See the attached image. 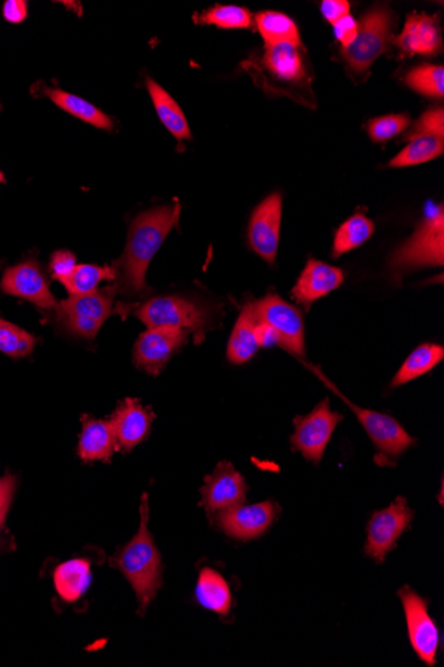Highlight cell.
<instances>
[{
  "instance_id": "obj_4",
  "label": "cell",
  "mask_w": 444,
  "mask_h": 667,
  "mask_svg": "<svg viewBox=\"0 0 444 667\" xmlns=\"http://www.w3.org/2000/svg\"><path fill=\"white\" fill-rule=\"evenodd\" d=\"M444 263V212L424 218L410 239L393 252L389 260L392 274L402 276L422 267H441Z\"/></svg>"
},
{
  "instance_id": "obj_24",
  "label": "cell",
  "mask_w": 444,
  "mask_h": 667,
  "mask_svg": "<svg viewBox=\"0 0 444 667\" xmlns=\"http://www.w3.org/2000/svg\"><path fill=\"white\" fill-rule=\"evenodd\" d=\"M196 599L201 606L211 612L228 616L232 609L233 597L230 593L228 582L220 572L211 568H204L200 571Z\"/></svg>"
},
{
  "instance_id": "obj_22",
  "label": "cell",
  "mask_w": 444,
  "mask_h": 667,
  "mask_svg": "<svg viewBox=\"0 0 444 667\" xmlns=\"http://www.w3.org/2000/svg\"><path fill=\"white\" fill-rule=\"evenodd\" d=\"M258 322L254 315L252 301L242 309L234 324L232 336L228 342L227 357L230 363L242 365L249 362L258 351Z\"/></svg>"
},
{
  "instance_id": "obj_28",
  "label": "cell",
  "mask_w": 444,
  "mask_h": 667,
  "mask_svg": "<svg viewBox=\"0 0 444 667\" xmlns=\"http://www.w3.org/2000/svg\"><path fill=\"white\" fill-rule=\"evenodd\" d=\"M444 358V348L437 344H422L414 351L392 381V388H398L404 383L418 379V377L429 374L432 368Z\"/></svg>"
},
{
  "instance_id": "obj_36",
  "label": "cell",
  "mask_w": 444,
  "mask_h": 667,
  "mask_svg": "<svg viewBox=\"0 0 444 667\" xmlns=\"http://www.w3.org/2000/svg\"><path fill=\"white\" fill-rule=\"evenodd\" d=\"M420 137L444 138V111L442 108L426 111L405 135V139L408 141Z\"/></svg>"
},
{
  "instance_id": "obj_10",
  "label": "cell",
  "mask_w": 444,
  "mask_h": 667,
  "mask_svg": "<svg viewBox=\"0 0 444 667\" xmlns=\"http://www.w3.org/2000/svg\"><path fill=\"white\" fill-rule=\"evenodd\" d=\"M414 512L407 500L398 498L388 509L372 513L367 524L365 553L377 563H383L395 548L396 541L410 527Z\"/></svg>"
},
{
  "instance_id": "obj_30",
  "label": "cell",
  "mask_w": 444,
  "mask_h": 667,
  "mask_svg": "<svg viewBox=\"0 0 444 667\" xmlns=\"http://www.w3.org/2000/svg\"><path fill=\"white\" fill-rule=\"evenodd\" d=\"M444 151V138L441 137H420L414 139L390 161L389 167L404 168L411 165L423 164L440 158Z\"/></svg>"
},
{
  "instance_id": "obj_8",
  "label": "cell",
  "mask_w": 444,
  "mask_h": 667,
  "mask_svg": "<svg viewBox=\"0 0 444 667\" xmlns=\"http://www.w3.org/2000/svg\"><path fill=\"white\" fill-rule=\"evenodd\" d=\"M258 323L268 324L278 336V345L295 357L305 356V329L301 312L275 293L252 301Z\"/></svg>"
},
{
  "instance_id": "obj_37",
  "label": "cell",
  "mask_w": 444,
  "mask_h": 667,
  "mask_svg": "<svg viewBox=\"0 0 444 667\" xmlns=\"http://www.w3.org/2000/svg\"><path fill=\"white\" fill-rule=\"evenodd\" d=\"M76 256L69 251H56L52 253L50 274L53 280L66 285L76 268Z\"/></svg>"
},
{
  "instance_id": "obj_43",
  "label": "cell",
  "mask_w": 444,
  "mask_h": 667,
  "mask_svg": "<svg viewBox=\"0 0 444 667\" xmlns=\"http://www.w3.org/2000/svg\"><path fill=\"white\" fill-rule=\"evenodd\" d=\"M4 181H5L4 175H3L2 171H0V185H2V183H4Z\"/></svg>"
},
{
  "instance_id": "obj_31",
  "label": "cell",
  "mask_w": 444,
  "mask_h": 667,
  "mask_svg": "<svg viewBox=\"0 0 444 667\" xmlns=\"http://www.w3.org/2000/svg\"><path fill=\"white\" fill-rule=\"evenodd\" d=\"M116 279L114 267H100L94 264H80L76 265L73 276L64 285L67 289L69 297L74 294H87L97 291L100 282L112 281Z\"/></svg>"
},
{
  "instance_id": "obj_40",
  "label": "cell",
  "mask_w": 444,
  "mask_h": 667,
  "mask_svg": "<svg viewBox=\"0 0 444 667\" xmlns=\"http://www.w3.org/2000/svg\"><path fill=\"white\" fill-rule=\"evenodd\" d=\"M334 33L337 39L341 41L342 49L354 43L355 38L358 35V23L353 20L351 15L343 17L342 21L334 25Z\"/></svg>"
},
{
  "instance_id": "obj_15",
  "label": "cell",
  "mask_w": 444,
  "mask_h": 667,
  "mask_svg": "<svg viewBox=\"0 0 444 667\" xmlns=\"http://www.w3.org/2000/svg\"><path fill=\"white\" fill-rule=\"evenodd\" d=\"M201 506L216 515L218 512L230 509L244 504L248 486L244 477L228 462H221L210 476L205 477L204 487L201 488Z\"/></svg>"
},
{
  "instance_id": "obj_45",
  "label": "cell",
  "mask_w": 444,
  "mask_h": 667,
  "mask_svg": "<svg viewBox=\"0 0 444 667\" xmlns=\"http://www.w3.org/2000/svg\"><path fill=\"white\" fill-rule=\"evenodd\" d=\"M0 109H2V105H0Z\"/></svg>"
},
{
  "instance_id": "obj_13",
  "label": "cell",
  "mask_w": 444,
  "mask_h": 667,
  "mask_svg": "<svg viewBox=\"0 0 444 667\" xmlns=\"http://www.w3.org/2000/svg\"><path fill=\"white\" fill-rule=\"evenodd\" d=\"M189 332L174 328H148L140 335L134 348V363L136 367L144 369L147 374L157 376L175 352L187 344Z\"/></svg>"
},
{
  "instance_id": "obj_21",
  "label": "cell",
  "mask_w": 444,
  "mask_h": 667,
  "mask_svg": "<svg viewBox=\"0 0 444 667\" xmlns=\"http://www.w3.org/2000/svg\"><path fill=\"white\" fill-rule=\"evenodd\" d=\"M53 587L66 602L79 601L91 586V563L85 558L66 561L53 570Z\"/></svg>"
},
{
  "instance_id": "obj_11",
  "label": "cell",
  "mask_w": 444,
  "mask_h": 667,
  "mask_svg": "<svg viewBox=\"0 0 444 667\" xmlns=\"http://www.w3.org/2000/svg\"><path fill=\"white\" fill-rule=\"evenodd\" d=\"M404 605L408 629L414 652L426 665L436 664L437 647H440V631L429 613V602L411 588H402L398 592Z\"/></svg>"
},
{
  "instance_id": "obj_32",
  "label": "cell",
  "mask_w": 444,
  "mask_h": 667,
  "mask_svg": "<svg viewBox=\"0 0 444 667\" xmlns=\"http://www.w3.org/2000/svg\"><path fill=\"white\" fill-rule=\"evenodd\" d=\"M37 338L0 317V352L11 358L27 357L37 347Z\"/></svg>"
},
{
  "instance_id": "obj_29",
  "label": "cell",
  "mask_w": 444,
  "mask_h": 667,
  "mask_svg": "<svg viewBox=\"0 0 444 667\" xmlns=\"http://www.w3.org/2000/svg\"><path fill=\"white\" fill-rule=\"evenodd\" d=\"M375 234V223L363 214L354 215L335 234L333 256L340 257L366 243Z\"/></svg>"
},
{
  "instance_id": "obj_35",
  "label": "cell",
  "mask_w": 444,
  "mask_h": 667,
  "mask_svg": "<svg viewBox=\"0 0 444 667\" xmlns=\"http://www.w3.org/2000/svg\"><path fill=\"white\" fill-rule=\"evenodd\" d=\"M410 123V116L406 114L377 117L369 123V135L376 143H384L404 133Z\"/></svg>"
},
{
  "instance_id": "obj_34",
  "label": "cell",
  "mask_w": 444,
  "mask_h": 667,
  "mask_svg": "<svg viewBox=\"0 0 444 667\" xmlns=\"http://www.w3.org/2000/svg\"><path fill=\"white\" fill-rule=\"evenodd\" d=\"M199 23L227 29L249 28L252 26V14L237 5H216L201 14Z\"/></svg>"
},
{
  "instance_id": "obj_39",
  "label": "cell",
  "mask_w": 444,
  "mask_h": 667,
  "mask_svg": "<svg viewBox=\"0 0 444 667\" xmlns=\"http://www.w3.org/2000/svg\"><path fill=\"white\" fill-rule=\"evenodd\" d=\"M321 11L327 21L334 26L351 14V4L346 0H325Z\"/></svg>"
},
{
  "instance_id": "obj_19",
  "label": "cell",
  "mask_w": 444,
  "mask_h": 667,
  "mask_svg": "<svg viewBox=\"0 0 444 667\" xmlns=\"http://www.w3.org/2000/svg\"><path fill=\"white\" fill-rule=\"evenodd\" d=\"M343 279L345 276L342 269L310 259L305 269L302 270L292 293L294 299L304 305L306 311H309L314 301L333 292L334 289L342 286Z\"/></svg>"
},
{
  "instance_id": "obj_23",
  "label": "cell",
  "mask_w": 444,
  "mask_h": 667,
  "mask_svg": "<svg viewBox=\"0 0 444 667\" xmlns=\"http://www.w3.org/2000/svg\"><path fill=\"white\" fill-rule=\"evenodd\" d=\"M264 66L274 78L286 83H300L307 79L304 58L299 47L277 45L266 47Z\"/></svg>"
},
{
  "instance_id": "obj_20",
  "label": "cell",
  "mask_w": 444,
  "mask_h": 667,
  "mask_svg": "<svg viewBox=\"0 0 444 667\" xmlns=\"http://www.w3.org/2000/svg\"><path fill=\"white\" fill-rule=\"evenodd\" d=\"M116 451H118V444L114 425L111 421L83 416V430L78 445V454L83 462H105Z\"/></svg>"
},
{
  "instance_id": "obj_27",
  "label": "cell",
  "mask_w": 444,
  "mask_h": 667,
  "mask_svg": "<svg viewBox=\"0 0 444 667\" xmlns=\"http://www.w3.org/2000/svg\"><path fill=\"white\" fill-rule=\"evenodd\" d=\"M256 25L266 47L290 45L301 49L299 28L289 16L266 11L256 15Z\"/></svg>"
},
{
  "instance_id": "obj_18",
  "label": "cell",
  "mask_w": 444,
  "mask_h": 667,
  "mask_svg": "<svg viewBox=\"0 0 444 667\" xmlns=\"http://www.w3.org/2000/svg\"><path fill=\"white\" fill-rule=\"evenodd\" d=\"M153 418L151 410L138 400L126 399L118 404L110 420L114 425L118 450L131 452L141 444L151 433Z\"/></svg>"
},
{
  "instance_id": "obj_38",
  "label": "cell",
  "mask_w": 444,
  "mask_h": 667,
  "mask_svg": "<svg viewBox=\"0 0 444 667\" xmlns=\"http://www.w3.org/2000/svg\"><path fill=\"white\" fill-rule=\"evenodd\" d=\"M16 491V477L8 474L3 477L2 491H0V530L3 529L5 519L13 504L14 494Z\"/></svg>"
},
{
  "instance_id": "obj_3",
  "label": "cell",
  "mask_w": 444,
  "mask_h": 667,
  "mask_svg": "<svg viewBox=\"0 0 444 667\" xmlns=\"http://www.w3.org/2000/svg\"><path fill=\"white\" fill-rule=\"evenodd\" d=\"M134 315L148 328H174L193 334L194 341L205 338L211 314L196 301L180 297H157L136 306Z\"/></svg>"
},
{
  "instance_id": "obj_12",
  "label": "cell",
  "mask_w": 444,
  "mask_h": 667,
  "mask_svg": "<svg viewBox=\"0 0 444 667\" xmlns=\"http://www.w3.org/2000/svg\"><path fill=\"white\" fill-rule=\"evenodd\" d=\"M0 289L5 294L29 301L41 310H56L58 300L37 259H28L4 270Z\"/></svg>"
},
{
  "instance_id": "obj_14",
  "label": "cell",
  "mask_w": 444,
  "mask_h": 667,
  "mask_svg": "<svg viewBox=\"0 0 444 667\" xmlns=\"http://www.w3.org/2000/svg\"><path fill=\"white\" fill-rule=\"evenodd\" d=\"M278 506L271 501L253 505H237L216 513L215 523L232 539L249 541L266 533L276 521Z\"/></svg>"
},
{
  "instance_id": "obj_26",
  "label": "cell",
  "mask_w": 444,
  "mask_h": 667,
  "mask_svg": "<svg viewBox=\"0 0 444 667\" xmlns=\"http://www.w3.org/2000/svg\"><path fill=\"white\" fill-rule=\"evenodd\" d=\"M43 93L59 109L78 117V119L91 124V126L99 129H105V131L114 129V122H112L111 117L106 116L103 111L94 108L90 102H87V100L59 90V88L45 87Z\"/></svg>"
},
{
  "instance_id": "obj_44",
  "label": "cell",
  "mask_w": 444,
  "mask_h": 667,
  "mask_svg": "<svg viewBox=\"0 0 444 667\" xmlns=\"http://www.w3.org/2000/svg\"><path fill=\"white\" fill-rule=\"evenodd\" d=\"M2 483H3V478L0 477V491H2Z\"/></svg>"
},
{
  "instance_id": "obj_5",
  "label": "cell",
  "mask_w": 444,
  "mask_h": 667,
  "mask_svg": "<svg viewBox=\"0 0 444 667\" xmlns=\"http://www.w3.org/2000/svg\"><path fill=\"white\" fill-rule=\"evenodd\" d=\"M115 297V288L111 285L92 293L74 294L61 301L55 310L58 326L76 338H97L100 328L112 315Z\"/></svg>"
},
{
  "instance_id": "obj_41",
  "label": "cell",
  "mask_w": 444,
  "mask_h": 667,
  "mask_svg": "<svg viewBox=\"0 0 444 667\" xmlns=\"http://www.w3.org/2000/svg\"><path fill=\"white\" fill-rule=\"evenodd\" d=\"M28 14L27 2L25 0H8L4 3L3 16L4 20L13 25H20L25 22Z\"/></svg>"
},
{
  "instance_id": "obj_7",
  "label": "cell",
  "mask_w": 444,
  "mask_h": 667,
  "mask_svg": "<svg viewBox=\"0 0 444 667\" xmlns=\"http://www.w3.org/2000/svg\"><path fill=\"white\" fill-rule=\"evenodd\" d=\"M394 15L386 5L367 11L358 23V35L354 43L342 49V56L355 74H364L392 41Z\"/></svg>"
},
{
  "instance_id": "obj_1",
  "label": "cell",
  "mask_w": 444,
  "mask_h": 667,
  "mask_svg": "<svg viewBox=\"0 0 444 667\" xmlns=\"http://www.w3.org/2000/svg\"><path fill=\"white\" fill-rule=\"evenodd\" d=\"M181 205L176 203L156 206L135 218L129 227L126 250L112 265L116 274L112 287L116 294L138 298L150 291L145 280L148 267L165 238L179 223Z\"/></svg>"
},
{
  "instance_id": "obj_42",
  "label": "cell",
  "mask_w": 444,
  "mask_h": 667,
  "mask_svg": "<svg viewBox=\"0 0 444 667\" xmlns=\"http://www.w3.org/2000/svg\"><path fill=\"white\" fill-rule=\"evenodd\" d=\"M257 340L259 347H271L278 344V336L275 332V329L269 327L268 324L264 323H258Z\"/></svg>"
},
{
  "instance_id": "obj_16",
  "label": "cell",
  "mask_w": 444,
  "mask_h": 667,
  "mask_svg": "<svg viewBox=\"0 0 444 667\" xmlns=\"http://www.w3.org/2000/svg\"><path fill=\"white\" fill-rule=\"evenodd\" d=\"M281 217L282 198L280 193H274L253 211L249 223V244L270 264L275 263L280 244Z\"/></svg>"
},
{
  "instance_id": "obj_33",
  "label": "cell",
  "mask_w": 444,
  "mask_h": 667,
  "mask_svg": "<svg viewBox=\"0 0 444 667\" xmlns=\"http://www.w3.org/2000/svg\"><path fill=\"white\" fill-rule=\"evenodd\" d=\"M405 83L414 91L422 96L443 99L444 97V68L424 64L414 68L405 76Z\"/></svg>"
},
{
  "instance_id": "obj_25",
  "label": "cell",
  "mask_w": 444,
  "mask_h": 667,
  "mask_svg": "<svg viewBox=\"0 0 444 667\" xmlns=\"http://www.w3.org/2000/svg\"><path fill=\"white\" fill-rule=\"evenodd\" d=\"M147 88L152 98L153 105H155L157 116L164 126L167 127L168 131L179 141L192 139L187 117L183 115L180 105L176 103V100L151 78L147 79Z\"/></svg>"
},
{
  "instance_id": "obj_17",
  "label": "cell",
  "mask_w": 444,
  "mask_h": 667,
  "mask_svg": "<svg viewBox=\"0 0 444 667\" xmlns=\"http://www.w3.org/2000/svg\"><path fill=\"white\" fill-rule=\"evenodd\" d=\"M392 41L406 56H434L443 50L442 34L436 17L424 14L408 15L404 32L398 37L392 38Z\"/></svg>"
},
{
  "instance_id": "obj_9",
  "label": "cell",
  "mask_w": 444,
  "mask_h": 667,
  "mask_svg": "<svg viewBox=\"0 0 444 667\" xmlns=\"http://www.w3.org/2000/svg\"><path fill=\"white\" fill-rule=\"evenodd\" d=\"M342 420V415L331 411L329 400L325 399L309 415L294 418L295 432L290 441L307 462L321 463L331 436Z\"/></svg>"
},
{
  "instance_id": "obj_2",
  "label": "cell",
  "mask_w": 444,
  "mask_h": 667,
  "mask_svg": "<svg viewBox=\"0 0 444 667\" xmlns=\"http://www.w3.org/2000/svg\"><path fill=\"white\" fill-rule=\"evenodd\" d=\"M140 516L138 533L111 558V565L120 570L131 583L138 597L140 616H143L163 586L162 554L148 529L150 504L147 494L141 500Z\"/></svg>"
},
{
  "instance_id": "obj_6",
  "label": "cell",
  "mask_w": 444,
  "mask_h": 667,
  "mask_svg": "<svg viewBox=\"0 0 444 667\" xmlns=\"http://www.w3.org/2000/svg\"><path fill=\"white\" fill-rule=\"evenodd\" d=\"M305 365L325 383V386L329 387L331 391L339 395L343 403H345L348 408L353 411L354 415L357 416L358 421L363 424L367 435H369L372 444L376 445L379 454H381V464L384 465L394 462V460L398 458L407 448L416 444V440L406 432L405 428L402 427L394 417L383 415V413L376 411L360 408V406L352 403L346 395H343L334 383L327 379V376L322 374L321 369L314 368L313 365L309 364Z\"/></svg>"
}]
</instances>
